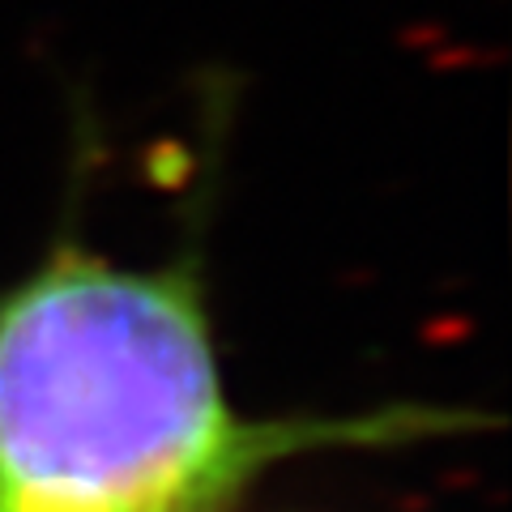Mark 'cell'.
<instances>
[{
  "label": "cell",
  "instance_id": "obj_1",
  "mask_svg": "<svg viewBox=\"0 0 512 512\" xmlns=\"http://www.w3.org/2000/svg\"><path fill=\"white\" fill-rule=\"evenodd\" d=\"M453 406L248 419L197 252L154 269L60 235L0 291V512H239L278 461L474 431Z\"/></svg>",
  "mask_w": 512,
  "mask_h": 512
}]
</instances>
